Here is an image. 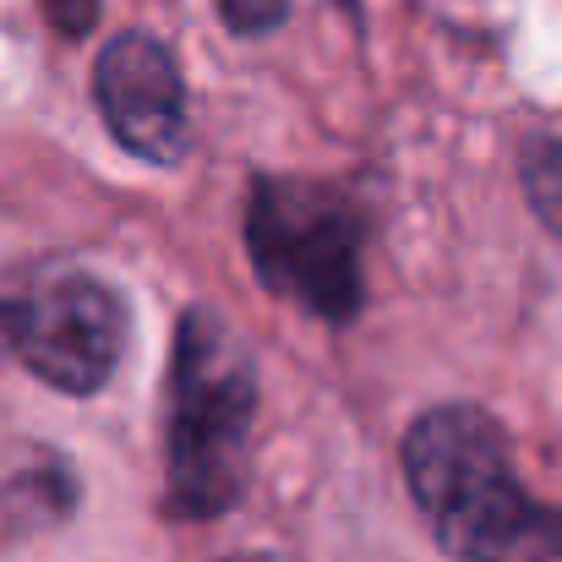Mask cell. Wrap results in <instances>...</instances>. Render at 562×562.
<instances>
[{"label": "cell", "mask_w": 562, "mask_h": 562, "mask_svg": "<svg viewBox=\"0 0 562 562\" xmlns=\"http://www.w3.org/2000/svg\"><path fill=\"white\" fill-rule=\"evenodd\" d=\"M525 191L536 218L562 235V137H536L525 148Z\"/></svg>", "instance_id": "8992f818"}, {"label": "cell", "mask_w": 562, "mask_h": 562, "mask_svg": "<svg viewBox=\"0 0 562 562\" xmlns=\"http://www.w3.org/2000/svg\"><path fill=\"white\" fill-rule=\"evenodd\" d=\"M404 481L453 562H562V508L519 486L508 437L486 409H426L404 437Z\"/></svg>", "instance_id": "6da1fadb"}, {"label": "cell", "mask_w": 562, "mask_h": 562, "mask_svg": "<svg viewBox=\"0 0 562 562\" xmlns=\"http://www.w3.org/2000/svg\"><path fill=\"white\" fill-rule=\"evenodd\" d=\"M246 251L262 284L312 317L350 323L367 301L361 213L334 187L301 176H262L246 202Z\"/></svg>", "instance_id": "3957f363"}, {"label": "cell", "mask_w": 562, "mask_h": 562, "mask_svg": "<svg viewBox=\"0 0 562 562\" xmlns=\"http://www.w3.org/2000/svg\"><path fill=\"white\" fill-rule=\"evenodd\" d=\"M218 11L235 33H273L284 22L290 0H218Z\"/></svg>", "instance_id": "52a82bcc"}, {"label": "cell", "mask_w": 562, "mask_h": 562, "mask_svg": "<svg viewBox=\"0 0 562 562\" xmlns=\"http://www.w3.org/2000/svg\"><path fill=\"white\" fill-rule=\"evenodd\" d=\"M99 110L115 132V143L148 165H176L187 148V82L154 33H121L104 44L93 71Z\"/></svg>", "instance_id": "5b68a950"}, {"label": "cell", "mask_w": 562, "mask_h": 562, "mask_svg": "<svg viewBox=\"0 0 562 562\" xmlns=\"http://www.w3.org/2000/svg\"><path fill=\"white\" fill-rule=\"evenodd\" d=\"M5 350L60 393H99L121 361V301L93 273H60L0 306Z\"/></svg>", "instance_id": "277c9868"}, {"label": "cell", "mask_w": 562, "mask_h": 562, "mask_svg": "<svg viewBox=\"0 0 562 562\" xmlns=\"http://www.w3.org/2000/svg\"><path fill=\"white\" fill-rule=\"evenodd\" d=\"M0 350H5V317H0Z\"/></svg>", "instance_id": "ba28073f"}, {"label": "cell", "mask_w": 562, "mask_h": 562, "mask_svg": "<svg viewBox=\"0 0 562 562\" xmlns=\"http://www.w3.org/2000/svg\"><path fill=\"white\" fill-rule=\"evenodd\" d=\"M257 376L229 323L191 306L176 339L170 437H165V508L176 519H213L240 497L251 442Z\"/></svg>", "instance_id": "7a4b0ae2"}]
</instances>
